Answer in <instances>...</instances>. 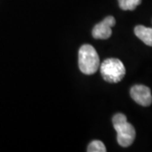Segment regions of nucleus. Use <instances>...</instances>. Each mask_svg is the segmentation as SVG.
Returning <instances> with one entry per match:
<instances>
[{
  "mask_svg": "<svg viewBox=\"0 0 152 152\" xmlns=\"http://www.w3.org/2000/svg\"><path fill=\"white\" fill-rule=\"evenodd\" d=\"M113 124L117 131V140L122 147H129L135 140L136 132L134 126L127 121V117L123 113L115 114Z\"/></svg>",
  "mask_w": 152,
  "mask_h": 152,
  "instance_id": "1",
  "label": "nucleus"
},
{
  "mask_svg": "<svg viewBox=\"0 0 152 152\" xmlns=\"http://www.w3.org/2000/svg\"><path fill=\"white\" fill-rule=\"evenodd\" d=\"M100 67V58L91 45H83L79 51V68L83 74L91 75Z\"/></svg>",
  "mask_w": 152,
  "mask_h": 152,
  "instance_id": "2",
  "label": "nucleus"
},
{
  "mask_svg": "<svg viewBox=\"0 0 152 152\" xmlns=\"http://www.w3.org/2000/svg\"><path fill=\"white\" fill-rule=\"evenodd\" d=\"M100 70L105 81L109 83H118L124 79L126 74L124 64L118 58L104 60L100 65Z\"/></svg>",
  "mask_w": 152,
  "mask_h": 152,
  "instance_id": "3",
  "label": "nucleus"
},
{
  "mask_svg": "<svg viewBox=\"0 0 152 152\" xmlns=\"http://www.w3.org/2000/svg\"><path fill=\"white\" fill-rule=\"evenodd\" d=\"M130 96L135 102L143 107H149L152 103L151 91L145 86H134L130 90Z\"/></svg>",
  "mask_w": 152,
  "mask_h": 152,
  "instance_id": "4",
  "label": "nucleus"
},
{
  "mask_svg": "<svg viewBox=\"0 0 152 152\" xmlns=\"http://www.w3.org/2000/svg\"><path fill=\"white\" fill-rule=\"evenodd\" d=\"M116 20L113 16H107L102 22L96 25L92 30V36L95 39L107 40L112 36V27L115 26Z\"/></svg>",
  "mask_w": 152,
  "mask_h": 152,
  "instance_id": "5",
  "label": "nucleus"
},
{
  "mask_svg": "<svg viewBox=\"0 0 152 152\" xmlns=\"http://www.w3.org/2000/svg\"><path fill=\"white\" fill-rule=\"evenodd\" d=\"M134 34L144 43L152 47V28L145 27L144 26H137L134 28Z\"/></svg>",
  "mask_w": 152,
  "mask_h": 152,
  "instance_id": "6",
  "label": "nucleus"
},
{
  "mask_svg": "<svg viewBox=\"0 0 152 152\" xmlns=\"http://www.w3.org/2000/svg\"><path fill=\"white\" fill-rule=\"evenodd\" d=\"M141 2L142 0H118V4L123 10H134Z\"/></svg>",
  "mask_w": 152,
  "mask_h": 152,
  "instance_id": "7",
  "label": "nucleus"
},
{
  "mask_svg": "<svg viewBox=\"0 0 152 152\" xmlns=\"http://www.w3.org/2000/svg\"><path fill=\"white\" fill-rule=\"evenodd\" d=\"M88 152H106L107 149L103 143L100 140H94L87 147Z\"/></svg>",
  "mask_w": 152,
  "mask_h": 152,
  "instance_id": "8",
  "label": "nucleus"
}]
</instances>
